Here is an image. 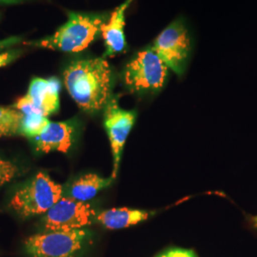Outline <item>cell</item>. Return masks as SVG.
Masks as SVG:
<instances>
[{
  "mask_svg": "<svg viewBox=\"0 0 257 257\" xmlns=\"http://www.w3.org/2000/svg\"><path fill=\"white\" fill-rule=\"evenodd\" d=\"M67 91L81 110L96 113L110 99L113 73L104 58H84L68 65L63 74Z\"/></svg>",
  "mask_w": 257,
  "mask_h": 257,
  "instance_id": "1",
  "label": "cell"
},
{
  "mask_svg": "<svg viewBox=\"0 0 257 257\" xmlns=\"http://www.w3.org/2000/svg\"><path fill=\"white\" fill-rule=\"evenodd\" d=\"M109 19L106 15L69 13L68 20L52 37H46L35 46L64 53L82 52L101 33V28Z\"/></svg>",
  "mask_w": 257,
  "mask_h": 257,
  "instance_id": "2",
  "label": "cell"
},
{
  "mask_svg": "<svg viewBox=\"0 0 257 257\" xmlns=\"http://www.w3.org/2000/svg\"><path fill=\"white\" fill-rule=\"evenodd\" d=\"M169 68L152 48L138 52L126 65L123 79L128 91L137 94H154L165 86Z\"/></svg>",
  "mask_w": 257,
  "mask_h": 257,
  "instance_id": "3",
  "label": "cell"
},
{
  "mask_svg": "<svg viewBox=\"0 0 257 257\" xmlns=\"http://www.w3.org/2000/svg\"><path fill=\"white\" fill-rule=\"evenodd\" d=\"M91 238L86 229L45 230L25 240V249L32 257H79Z\"/></svg>",
  "mask_w": 257,
  "mask_h": 257,
  "instance_id": "4",
  "label": "cell"
},
{
  "mask_svg": "<svg viewBox=\"0 0 257 257\" xmlns=\"http://www.w3.org/2000/svg\"><path fill=\"white\" fill-rule=\"evenodd\" d=\"M63 195V188L49 175L38 173L31 181L17 191L10 208L22 217L46 213Z\"/></svg>",
  "mask_w": 257,
  "mask_h": 257,
  "instance_id": "5",
  "label": "cell"
},
{
  "mask_svg": "<svg viewBox=\"0 0 257 257\" xmlns=\"http://www.w3.org/2000/svg\"><path fill=\"white\" fill-rule=\"evenodd\" d=\"M153 49L169 69L181 76L185 72L192 49L187 28L179 20L173 22L156 37Z\"/></svg>",
  "mask_w": 257,
  "mask_h": 257,
  "instance_id": "6",
  "label": "cell"
},
{
  "mask_svg": "<svg viewBox=\"0 0 257 257\" xmlns=\"http://www.w3.org/2000/svg\"><path fill=\"white\" fill-rule=\"evenodd\" d=\"M95 211L87 202L62 196L43 217L45 230L84 229L95 219Z\"/></svg>",
  "mask_w": 257,
  "mask_h": 257,
  "instance_id": "7",
  "label": "cell"
},
{
  "mask_svg": "<svg viewBox=\"0 0 257 257\" xmlns=\"http://www.w3.org/2000/svg\"><path fill=\"white\" fill-rule=\"evenodd\" d=\"M136 120L137 111L120 108L117 97L115 96H111L104 108V127L109 137L113 160L111 174L113 179L117 176L123 149Z\"/></svg>",
  "mask_w": 257,
  "mask_h": 257,
  "instance_id": "8",
  "label": "cell"
},
{
  "mask_svg": "<svg viewBox=\"0 0 257 257\" xmlns=\"http://www.w3.org/2000/svg\"><path fill=\"white\" fill-rule=\"evenodd\" d=\"M75 131V124L71 121L50 122L44 131L33 140L37 152L48 154L56 151L66 154L73 146Z\"/></svg>",
  "mask_w": 257,
  "mask_h": 257,
  "instance_id": "9",
  "label": "cell"
},
{
  "mask_svg": "<svg viewBox=\"0 0 257 257\" xmlns=\"http://www.w3.org/2000/svg\"><path fill=\"white\" fill-rule=\"evenodd\" d=\"M60 90L61 83L58 78L36 77L30 83L26 95L43 115L48 117L59 110Z\"/></svg>",
  "mask_w": 257,
  "mask_h": 257,
  "instance_id": "10",
  "label": "cell"
},
{
  "mask_svg": "<svg viewBox=\"0 0 257 257\" xmlns=\"http://www.w3.org/2000/svg\"><path fill=\"white\" fill-rule=\"evenodd\" d=\"M133 0H126L110 14L107 22L102 26L101 35L106 51L104 57H111L125 52L127 48L125 38V14Z\"/></svg>",
  "mask_w": 257,
  "mask_h": 257,
  "instance_id": "11",
  "label": "cell"
},
{
  "mask_svg": "<svg viewBox=\"0 0 257 257\" xmlns=\"http://www.w3.org/2000/svg\"><path fill=\"white\" fill-rule=\"evenodd\" d=\"M153 212L127 208L110 209L95 215V220L109 230H120L147 220Z\"/></svg>",
  "mask_w": 257,
  "mask_h": 257,
  "instance_id": "12",
  "label": "cell"
},
{
  "mask_svg": "<svg viewBox=\"0 0 257 257\" xmlns=\"http://www.w3.org/2000/svg\"><path fill=\"white\" fill-rule=\"evenodd\" d=\"M114 179L103 178L95 174H87L74 180L69 188L68 197L74 200L87 202L96 196L103 189L109 187Z\"/></svg>",
  "mask_w": 257,
  "mask_h": 257,
  "instance_id": "13",
  "label": "cell"
},
{
  "mask_svg": "<svg viewBox=\"0 0 257 257\" xmlns=\"http://www.w3.org/2000/svg\"><path fill=\"white\" fill-rule=\"evenodd\" d=\"M22 113L14 107L0 106V138L20 135Z\"/></svg>",
  "mask_w": 257,
  "mask_h": 257,
  "instance_id": "14",
  "label": "cell"
},
{
  "mask_svg": "<svg viewBox=\"0 0 257 257\" xmlns=\"http://www.w3.org/2000/svg\"><path fill=\"white\" fill-rule=\"evenodd\" d=\"M50 122L44 115L23 114L20 123V136L33 140L44 131Z\"/></svg>",
  "mask_w": 257,
  "mask_h": 257,
  "instance_id": "15",
  "label": "cell"
},
{
  "mask_svg": "<svg viewBox=\"0 0 257 257\" xmlns=\"http://www.w3.org/2000/svg\"><path fill=\"white\" fill-rule=\"evenodd\" d=\"M17 173V166L0 156V187L15 178Z\"/></svg>",
  "mask_w": 257,
  "mask_h": 257,
  "instance_id": "16",
  "label": "cell"
},
{
  "mask_svg": "<svg viewBox=\"0 0 257 257\" xmlns=\"http://www.w3.org/2000/svg\"><path fill=\"white\" fill-rule=\"evenodd\" d=\"M157 257H197L191 249L186 248H174L168 249L165 252L161 253Z\"/></svg>",
  "mask_w": 257,
  "mask_h": 257,
  "instance_id": "17",
  "label": "cell"
},
{
  "mask_svg": "<svg viewBox=\"0 0 257 257\" xmlns=\"http://www.w3.org/2000/svg\"><path fill=\"white\" fill-rule=\"evenodd\" d=\"M21 53L22 52L19 50H13V51H7L0 54V68L7 66L13 61H15L16 59H18L21 55Z\"/></svg>",
  "mask_w": 257,
  "mask_h": 257,
  "instance_id": "18",
  "label": "cell"
},
{
  "mask_svg": "<svg viewBox=\"0 0 257 257\" xmlns=\"http://www.w3.org/2000/svg\"><path fill=\"white\" fill-rule=\"evenodd\" d=\"M250 222H251L252 227L257 229V215H255V216H252V217L250 218Z\"/></svg>",
  "mask_w": 257,
  "mask_h": 257,
  "instance_id": "19",
  "label": "cell"
}]
</instances>
